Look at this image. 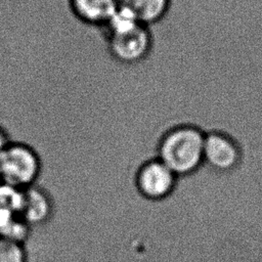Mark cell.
<instances>
[{
    "label": "cell",
    "instance_id": "obj_10",
    "mask_svg": "<svg viewBox=\"0 0 262 262\" xmlns=\"http://www.w3.org/2000/svg\"><path fill=\"white\" fill-rule=\"evenodd\" d=\"M24 189H18L0 181V209H5L19 215Z\"/></svg>",
    "mask_w": 262,
    "mask_h": 262
},
{
    "label": "cell",
    "instance_id": "obj_7",
    "mask_svg": "<svg viewBox=\"0 0 262 262\" xmlns=\"http://www.w3.org/2000/svg\"><path fill=\"white\" fill-rule=\"evenodd\" d=\"M67 6L77 21L101 30L119 7V0H67Z\"/></svg>",
    "mask_w": 262,
    "mask_h": 262
},
{
    "label": "cell",
    "instance_id": "obj_5",
    "mask_svg": "<svg viewBox=\"0 0 262 262\" xmlns=\"http://www.w3.org/2000/svg\"><path fill=\"white\" fill-rule=\"evenodd\" d=\"M177 176L159 159L143 164L136 174V187L148 201H163L175 189Z\"/></svg>",
    "mask_w": 262,
    "mask_h": 262
},
{
    "label": "cell",
    "instance_id": "obj_1",
    "mask_svg": "<svg viewBox=\"0 0 262 262\" xmlns=\"http://www.w3.org/2000/svg\"><path fill=\"white\" fill-rule=\"evenodd\" d=\"M205 135L193 124L176 125L163 135L158 147V159L177 177L188 176L204 164Z\"/></svg>",
    "mask_w": 262,
    "mask_h": 262
},
{
    "label": "cell",
    "instance_id": "obj_8",
    "mask_svg": "<svg viewBox=\"0 0 262 262\" xmlns=\"http://www.w3.org/2000/svg\"><path fill=\"white\" fill-rule=\"evenodd\" d=\"M172 0H119V5L129 10L142 25L150 27L166 17Z\"/></svg>",
    "mask_w": 262,
    "mask_h": 262
},
{
    "label": "cell",
    "instance_id": "obj_6",
    "mask_svg": "<svg viewBox=\"0 0 262 262\" xmlns=\"http://www.w3.org/2000/svg\"><path fill=\"white\" fill-rule=\"evenodd\" d=\"M54 214L53 199L47 190L35 184L24 189L19 216L31 227L48 223Z\"/></svg>",
    "mask_w": 262,
    "mask_h": 262
},
{
    "label": "cell",
    "instance_id": "obj_9",
    "mask_svg": "<svg viewBox=\"0 0 262 262\" xmlns=\"http://www.w3.org/2000/svg\"><path fill=\"white\" fill-rule=\"evenodd\" d=\"M0 262H28L25 244L0 237Z\"/></svg>",
    "mask_w": 262,
    "mask_h": 262
},
{
    "label": "cell",
    "instance_id": "obj_4",
    "mask_svg": "<svg viewBox=\"0 0 262 262\" xmlns=\"http://www.w3.org/2000/svg\"><path fill=\"white\" fill-rule=\"evenodd\" d=\"M242 147L234 138L221 131H210L205 135L204 164L220 173L235 170L242 163Z\"/></svg>",
    "mask_w": 262,
    "mask_h": 262
},
{
    "label": "cell",
    "instance_id": "obj_2",
    "mask_svg": "<svg viewBox=\"0 0 262 262\" xmlns=\"http://www.w3.org/2000/svg\"><path fill=\"white\" fill-rule=\"evenodd\" d=\"M42 172L38 151L28 143L11 141L0 155V181L18 189L37 183Z\"/></svg>",
    "mask_w": 262,
    "mask_h": 262
},
{
    "label": "cell",
    "instance_id": "obj_3",
    "mask_svg": "<svg viewBox=\"0 0 262 262\" xmlns=\"http://www.w3.org/2000/svg\"><path fill=\"white\" fill-rule=\"evenodd\" d=\"M103 39L111 57L126 66L142 62L149 56L154 47L150 27L144 25L103 36Z\"/></svg>",
    "mask_w": 262,
    "mask_h": 262
},
{
    "label": "cell",
    "instance_id": "obj_11",
    "mask_svg": "<svg viewBox=\"0 0 262 262\" xmlns=\"http://www.w3.org/2000/svg\"><path fill=\"white\" fill-rule=\"evenodd\" d=\"M11 142L8 130L5 128V126L0 124V155L3 152V150L7 147V145Z\"/></svg>",
    "mask_w": 262,
    "mask_h": 262
}]
</instances>
